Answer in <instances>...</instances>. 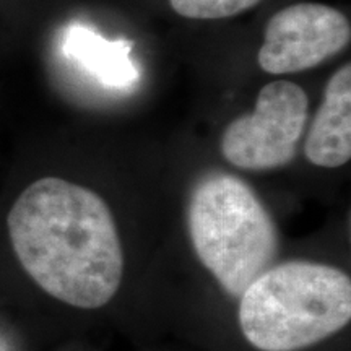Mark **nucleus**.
Instances as JSON below:
<instances>
[{"mask_svg": "<svg viewBox=\"0 0 351 351\" xmlns=\"http://www.w3.org/2000/svg\"><path fill=\"white\" fill-rule=\"evenodd\" d=\"M350 39V21L337 8L295 3L267 21L257 62L271 75L304 72L343 51Z\"/></svg>", "mask_w": 351, "mask_h": 351, "instance_id": "nucleus-5", "label": "nucleus"}, {"mask_svg": "<svg viewBox=\"0 0 351 351\" xmlns=\"http://www.w3.org/2000/svg\"><path fill=\"white\" fill-rule=\"evenodd\" d=\"M60 49L101 85L122 90L138 82V70L130 59L134 43L129 39L109 41L90 26L72 23L65 29Z\"/></svg>", "mask_w": 351, "mask_h": 351, "instance_id": "nucleus-7", "label": "nucleus"}, {"mask_svg": "<svg viewBox=\"0 0 351 351\" xmlns=\"http://www.w3.org/2000/svg\"><path fill=\"white\" fill-rule=\"evenodd\" d=\"M187 226L202 265L234 298L270 269L278 252L274 219L238 176H204L189 199Z\"/></svg>", "mask_w": 351, "mask_h": 351, "instance_id": "nucleus-3", "label": "nucleus"}, {"mask_svg": "<svg viewBox=\"0 0 351 351\" xmlns=\"http://www.w3.org/2000/svg\"><path fill=\"white\" fill-rule=\"evenodd\" d=\"M239 326L261 351H298L351 319V280L337 267L291 261L270 267L239 296Z\"/></svg>", "mask_w": 351, "mask_h": 351, "instance_id": "nucleus-2", "label": "nucleus"}, {"mask_svg": "<svg viewBox=\"0 0 351 351\" xmlns=\"http://www.w3.org/2000/svg\"><path fill=\"white\" fill-rule=\"evenodd\" d=\"M306 91L296 83L275 80L257 96L251 114L234 119L221 137V153L232 166L249 171L275 169L296 155L307 122Z\"/></svg>", "mask_w": 351, "mask_h": 351, "instance_id": "nucleus-4", "label": "nucleus"}, {"mask_svg": "<svg viewBox=\"0 0 351 351\" xmlns=\"http://www.w3.org/2000/svg\"><path fill=\"white\" fill-rule=\"evenodd\" d=\"M20 265L43 291L65 304L98 309L116 296L124 254L101 195L60 178L29 184L7 217Z\"/></svg>", "mask_w": 351, "mask_h": 351, "instance_id": "nucleus-1", "label": "nucleus"}, {"mask_svg": "<svg viewBox=\"0 0 351 351\" xmlns=\"http://www.w3.org/2000/svg\"><path fill=\"white\" fill-rule=\"evenodd\" d=\"M173 10L191 20H221L239 15L262 0H169Z\"/></svg>", "mask_w": 351, "mask_h": 351, "instance_id": "nucleus-8", "label": "nucleus"}, {"mask_svg": "<svg viewBox=\"0 0 351 351\" xmlns=\"http://www.w3.org/2000/svg\"><path fill=\"white\" fill-rule=\"evenodd\" d=\"M306 158L320 168H340L351 158V65L328 78L326 95L307 132Z\"/></svg>", "mask_w": 351, "mask_h": 351, "instance_id": "nucleus-6", "label": "nucleus"}]
</instances>
